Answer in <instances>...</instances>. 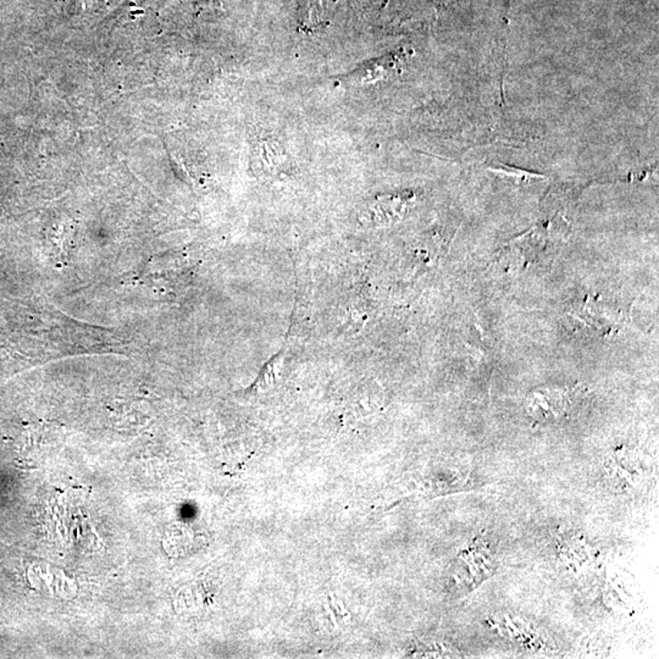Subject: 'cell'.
<instances>
[{"label": "cell", "instance_id": "4", "mask_svg": "<svg viewBox=\"0 0 659 659\" xmlns=\"http://www.w3.org/2000/svg\"><path fill=\"white\" fill-rule=\"evenodd\" d=\"M394 60L391 56L376 60V62L368 63V65H363L361 68L353 71L347 78L349 85H368V83L378 81L388 75L391 69L395 66Z\"/></svg>", "mask_w": 659, "mask_h": 659}, {"label": "cell", "instance_id": "3", "mask_svg": "<svg viewBox=\"0 0 659 659\" xmlns=\"http://www.w3.org/2000/svg\"><path fill=\"white\" fill-rule=\"evenodd\" d=\"M259 171L263 175H274L288 163L286 149L272 138H263L258 146Z\"/></svg>", "mask_w": 659, "mask_h": 659}, {"label": "cell", "instance_id": "1", "mask_svg": "<svg viewBox=\"0 0 659 659\" xmlns=\"http://www.w3.org/2000/svg\"><path fill=\"white\" fill-rule=\"evenodd\" d=\"M569 391L555 388H538L529 396V413L538 421H555L568 407Z\"/></svg>", "mask_w": 659, "mask_h": 659}, {"label": "cell", "instance_id": "2", "mask_svg": "<svg viewBox=\"0 0 659 659\" xmlns=\"http://www.w3.org/2000/svg\"><path fill=\"white\" fill-rule=\"evenodd\" d=\"M412 204V199L405 196H381L371 204L366 205L364 212L366 221L376 225L388 224L402 218Z\"/></svg>", "mask_w": 659, "mask_h": 659}]
</instances>
